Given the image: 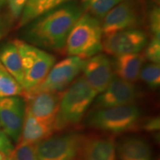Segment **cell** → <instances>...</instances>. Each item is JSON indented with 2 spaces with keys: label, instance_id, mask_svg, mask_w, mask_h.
Wrapping results in <instances>:
<instances>
[{
  "label": "cell",
  "instance_id": "cell-1",
  "mask_svg": "<svg viewBox=\"0 0 160 160\" xmlns=\"http://www.w3.org/2000/svg\"><path fill=\"white\" fill-rule=\"evenodd\" d=\"M83 13L74 2H67L32 21L26 37L42 48L59 51L65 47L72 28Z\"/></svg>",
  "mask_w": 160,
  "mask_h": 160
},
{
  "label": "cell",
  "instance_id": "cell-2",
  "mask_svg": "<svg viewBox=\"0 0 160 160\" xmlns=\"http://www.w3.org/2000/svg\"><path fill=\"white\" fill-rule=\"evenodd\" d=\"M97 94L83 76L77 78L61 93L59 111L54 121L55 131L79 125Z\"/></svg>",
  "mask_w": 160,
  "mask_h": 160
},
{
  "label": "cell",
  "instance_id": "cell-3",
  "mask_svg": "<svg viewBox=\"0 0 160 160\" xmlns=\"http://www.w3.org/2000/svg\"><path fill=\"white\" fill-rule=\"evenodd\" d=\"M102 25L97 18L82 13L72 28L65 43L68 55L88 59L102 50Z\"/></svg>",
  "mask_w": 160,
  "mask_h": 160
},
{
  "label": "cell",
  "instance_id": "cell-4",
  "mask_svg": "<svg viewBox=\"0 0 160 160\" xmlns=\"http://www.w3.org/2000/svg\"><path fill=\"white\" fill-rule=\"evenodd\" d=\"M141 111L134 104L96 109L87 119L91 128L110 135L119 134L137 129L139 125Z\"/></svg>",
  "mask_w": 160,
  "mask_h": 160
},
{
  "label": "cell",
  "instance_id": "cell-5",
  "mask_svg": "<svg viewBox=\"0 0 160 160\" xmlns=\"http://www.w3.org/2000/svg\"><path fill=\"white\" fill-rule=\"evenodd\" d=\"M21 57L24 91L39 85L56 62V57L42 49L19 39L13 40Z\"/></svg>",
  "mask_w": 160,
  "mask_h": 160
},
{
  "label": "cell",
  "instance_id": "cell-6",
  "mask_svg": "<svg viewBox=\"0 0 160 160\" xmlns=\"http://www.w3.org/2000/svg\"><path fill=\"white\" fill-rule=\"evenodd\" d=\"M84 59L77 57L65 58L55 63L45 79L31 90L23 93L50 91L62 93L73 82L82 71Z\"/></svg>",
  "mask_w": 160,
  "mask_h": 160
},
{
  "label": "cell",
  "instance_id": "cell-7",
  "mask_svg": "<svg viewBox=\"0 0 160 160\" xmlns=\"http://www.w3.org/2000/svg\"><path fill=\"white\" fill-rule=\"evenodd\" d=\"M83 136L77 133L51 135L38 143V160H78Z\"/></svg>",
  "mask_w": 160,
  "mask_h": 160
},
{
  "label": "cell",
  "instance_id": "cell-8",
  "mask_svg": "<svg viewBox=\"0 0 160 160\" xmlns=\"http://www.w3.org/2000/svg\"><path fill=\"white\" fill-rule=\"evenodd\" d=\"M148 44V37L141 30L131 28L105 37L102 50L114 57L127 53H139Z\"/></svg>",
  "mask_w": 160,
  "mask_h": 160
},
{
  "label": "cell",
  "instance_id": "cell-9",
  "mask_svg": "<svg viewBox=\"0 0 160 160\" xmlns=\"http://www.w3.org/2000/svg\"><path fill=\"white\" fill-rule=\"evenodd\" d=\"M22 97L25 102L26 111L39 121L54 126L61 93L50 91L23 93Z\"/></svg>",
  "mask_w": 160,
  "mask_h": 160
},
{
  "label": "cell",
  "instance_id": "cell-10",
  "mask_svg": "<svg viewBox=\"0 0 160 160\" xmlns=\"http://www.w3.org/2000/svg\"><path fill=\"white\" fill-rule=\"evenodd\" d=\"M25 114L23 98H0V127L10 139L18 142Z\"/></svg>",
  "mask_w": 160,
  "mask_h": 160
},
{
  "label": "cell",
  "instance_id": "cell-11",
  "mask_svg": "<svg viewBox=\"0 0 160 160\" xmlns=\"http://www.w3.org/2000/svg\"><path fill=\"white\" fill-rule=\"evenodd\" d=\"M139 23V13L131 0H123L104 17L102 31L104 37L131 29Z\"/></svg>",
  "mask_w": 160,
  "mask_h": 160
},
{
  "label": "cell",
  "instance_id": "cell-12",
  "mask_svg": "<svg viewBox=\"0 0 160 160\" xmlns=\"http://www.w3.org/2000/svg\"><path fill=\"white\" fill-rule=\"evenodd\" d=\"M137 97V89L133 83L115 76L105 91L97 97L95 109L133 104Z\"/></svg>",
  "mask_w": 160,
  "mask_h": 160
},
{
  "label": "cell",
  "instance_id": "cell-13",
  "mask_svg": "<svg viewBox=\"0 0 160 160\" xmlns=\"http://www.w3.org/2000/svg\"><path fill=\"white\" fill-rule=\"evenodd\" d=\"M83 77L98 93H102L115 77L113 62L108 57L97 53L84 60Z\"/></svg>",
  "mask_w": 160,
  "mask_h": 160
},
{
  "label": "cell",
  "instance_id": "cell-14",
  "mask_svg": "<svg viewBox=\"0 0 160 160\" xmlns=\"http://www.w3.org/2000/svg\"><path fill=\"white\" fill-rule=\"evenodd\" d=\"M117 144L114 137L107 134L83 136L78 160H116Z\"/></svg>",
  "mask_w": 160,
  "mask_h": 160
},
{
  "label": "cell",
  "instance_id": "cell-15",
  "mask_svg": "<svg viewBox=\"0 0 160 160\" xmlns=\"http://www.w3.org/2000/svg\"><path fill=\"white\" fill-rule=\"evenodd\" d=\"M145 56L142 53H127L115 57L113 63L116 77L133 83L139 78V73L145 62Z\"/></svg>",
  "mask_w": 160,
  "mask_h": 160
},
{
  "label": "cell",
  "instance_id": "cell-16",
  "mask_svg": "<svg viewBox=\"0 0 160 160\" xmlns=\"http://www.w3.org/2000/svg\"><path fill=\"white\" fill-rule=\"evenodd\" d=\"M119 160H153L151 145L145 139L130 137L122 140L117 148Z\"/></svg>",
  "mask_w": 160,
  "mask_h": 160
},
{
  "label": "cell",
  "instance_id": "cell-17",
  "mask_svg": "<svg viewBox=\"0 0 160 160\" xmlns=\"http://www.w3.org/2000/svg\"><path fill=\"white\" fill-rule=\"evenodd\" d=\"M54 132V126L39 121L25 110V118L19 142L38 144L51 137Z\"/></svg>",
  "mask_w": 160,
  "mask_h": 160
},
{
  "label": "cell",
  "instance_id": "cell-18",
  "mask_svg": "<svg viewBox=\"0 0 160 160\" xmlns=\"http://www.w3.org/2000/svg\"><path fill=\"white\" fill-rule=\"evenodd\" d=\"M69 0H28L20 16L19 27H23L46 13L68 2Z\"/></svg>",
  "mask_w": 160,
  "mask_h": 160
},
{
  "label": "cell",
  "instance_id": "cell-19",
  "mask_svg": "<svg viewBox=\"0 0 160 160\" xmlns=\"http://www.w3.org/2000/svg\"><path fill=\"white\" fill-rule=\"evenodd\" d=\"M0 62L20 85L23 83V70L21 57L13 42L4 45L0 50Z\"/></svg>",
  "mask_w": 160,
  "mask_h": 160
},
{
  "label": "cell",
  "instance_id": "cell-20",
  "mask_svg": "<svg viewBox=\"0 0 160 160\" xmlns=\"http://www.w3.org/2000/svg\"><path fill=\"white\" fill-rule=\"evenodd\" d=\"M23 91L22 86L2 65L0 68V98L22 96Z\"/></svg>",
  "mask_w": 160,
  "mask_h": 160
},
{
  "label": "cell",
  "instance_id": "cell-21",
  "mask_svg": "<svg viewBox=\"0 0 160 160\" xmlns=\"http://www.w3.org/2000/svg\"><path fill=\"white\" fill-rule=\"evenodd\" d=\"M122 1L123 0H82V5L89 14L102 19Z\"/></svg>",
  "mask_w": 160,
  "mask_h": 160
},
{
  "label": "cell",
  "instance_id": "cell-22",
  "mask_svg": "<svg viewBox=\"0 0 160 160\" xmlns=\"http://www.w3.org/2000/svg\"><path fill=\"white\" fill-rule=\"evenodd\" d=\"M139 78L150 88H158L160 85L159 64L151 62L142 66L140 71Z\"/></svg>",
  "mask_w": 160,
  "mask_h": 160
},
{
  "label": "cell",
  "instance_id": "cell-23",
  "mask_svg": "<svg viewBox=\"0 0 160 160\" xmlns=\"http://www.w3.org/2000/svg\"><path fill=\"white\" fill-rule=\"evenodd\" d=\"M37 145L19 142L9 157L11 160H38Z\"/></svg>",
  "mask_w": 160,
  "mask_h": 160
},
{
  "label": "cell",
  "instance_id": "cell-24",
  "mask_svg": "<svg viewBox=\"0 0 160 160\" xmlns=\"http://www.w3.org/2000/svg\"><path fill=\"white\" fill-rule=\"evenodd\" d=\"M145 59L153 63L159 64L160 62V38L152 37L145 50Z\"/></svg>",
  "mask_w": 160,
  "mask_h": 160
},
{
  "label": "cell",
  "instance_id": "cell-25",
  "mask_svg": "<svg viewBox=\"0 0 160 160\" xmlns=\"http://www.w3.org/2000/svg\"><path fill=\"white\" fill-rule=\"evenodd\" d=\"M149 25L153 37L160 38V11L159 7L155 6L150 11Z\"/></svg>",
  "mask_w": 160,
  "mask_h": 160
},
{
  "label": "cell",
  "instance_id": "cell-26",
  "mask_svg": "<svg viewBox=\"0 0 160 160\" xmlns=\"http://www.w3.org/2000/svg\"><path fill=\"white\" fill-rule=\"evenodd\" d=\"M10 13L13 19L20 17L28 0H7Z\"/></svg>",
  "mask_w": 160,
  "mask_h": 160
},
{
  "label": "cell",
  "instance_id": "cell-27",
  "mask_svg": "<svg viewBox=\"0 0 160 160\" xmlns=\"http://www.w3.org/2000/svg\"><path fill=\"white\" fill-rule=\"evenodd\" d=\"M13 149L14 147L10 138L0 128V151L2 152L6 157H10Z\"/></svg>",
  "mask_w": 160,
  "mask_h": 160
},
{
  "label": "cell",
  "instance_id": "cell-28",
  "mask_svg": "<svg viewBox=\"0 0 160 160\" xmlns=\"http://www.w3.org/2000/svg\"><path fill=\"white\" fill-rule=\"evenodd\" d=\"M160 120L157 117H152L149 119H146L142 123V128L148 132H155L159 131Z\"/></svg>",
  "mask_w": 160,
  "mask_h": 160
},
{
  "label": "cell",
  "instance_id": "cell-29",
  "mask_svg": "<svg viewBox=\"0 0 160 160\" xmlns=\"http://www.w3.org/2000/svg\"><path fill=\"white\" fill-rule=\"evenodd\" d=\"M7 157H6V156L2 153V152L0 151V160H5Z\"/></svg>",
  "mask_w": 160,
  "mask_h": 160
},
{
  "label": "cell",
  "instance_id": "cell-30",
  "mask_svg": "<svg viewBox=\"0 0 160 160\" xmlns=\"http://www.w3.org/2000/svg\"><path fill=\"white\" fill-rule=\"evenodd\" d=\"M6 2V0H0V11H1V8H2V6L5 5Z\"/></svg>",
  "mask_w": 160,
  "mask_h": 160
},
{
  "label": "cell",
  "instance_id": "cell-31",
  "mask_svg": "<svg viewBox=\"0 0 160 160\" xmlns=\"http://www.w3.org/2000/svg\"><path fill=\"white\" fill-rule=\"evenodd\" d=\"M5 160H11V158H10L9 157H8Z\"/></svg>",
  "mask_w": 160,
  "mask_h": 160
},
{
  "label": "cell",
  "instance_id": "cell-32",
  "mask_svg": "<svg viewBox=\"0 0 160 160\" xmlns=\"http://www.w3.org/2000/svg\"><path fill=\"white\" fill-rule=\"evenodd\" d=\"M1 66H2V64H1V62H0V68H1Z\"/></svg>",
  "mask_w": 160,
  "mask_h": 160
},
{
  "label": "cell",
  "instance_id": "cell-33",
  "mask_svg": "<svg viewBox=\"0 0 160 160\" xmlns=\"http://www.w3.org/2000/svg\"><path fill=\"white\" fill-rule=\"evenodd\" d=\"M6 2H7V0H6Z\"/></svg>",
  "mask_w": 160,
  "mask_h": 160
},
{
  "label": "cell",
  "instance_id": "cell-34",
  "mask_svg": "<svg viewBox=\"0 0 160 160\" xmlns=\"http://www.w3.org/2000/svg\"><path fill=\"white\" fill-rule=\"evenodd\" d=\"M0 128H1V127H0Z\"/></svg>",
  "mask_w": 160,
  "mask_h": 160
},
{
  "label": "cell",
  "instance_id": "cell-35",
  "mask_svg": "<svg viewBox=\"0 0 160 160\" xmlns=\"http://www.w3.org/2000/svg\"><path fill=\"white\" fill-rule=\"evenodd\" d=\"M0 36H1V35H0Z\"/></svg>",
  "mask_w": 160,
  "mask_h": 160
}]
</instances>
